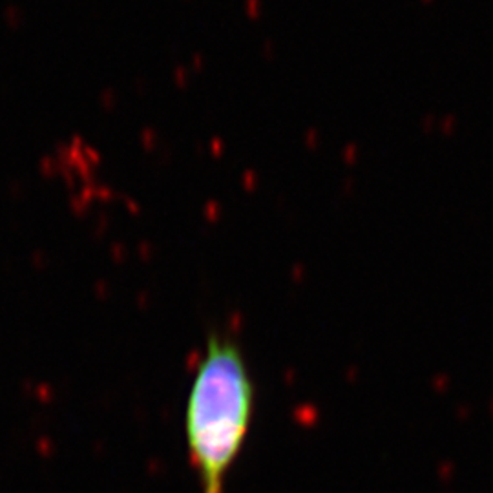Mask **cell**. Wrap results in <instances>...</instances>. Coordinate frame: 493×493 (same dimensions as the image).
Wrapping results in <instances>:
<instances>
[{
  "mask_svg": "<svg viewBox=\"0 0 493 493\" xmlns=\"http://www.w3.org/2000/svg\"><path fill=\"white\" fill-rule=\"evenodd\" d=\"M256 391L240 343L212 334L187 406L190 462L203 493H223L251 430Z\"/></svg>",
  "mask_w": 493,
  "mask_h": 493,
  "instance_id": "6da1fadb",
  "label": "cell"
}]
</instances>
